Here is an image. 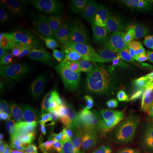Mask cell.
<instances>
[{
    "mask_svg": "<svg viewBox=\"0 0 153 153\" xmlns=\"http://www.w3.org/2000/svg\"><path fill=\"white\" fill-rule=\"evenodd\" d=\"M46 95L55 101L66 102L83 109H87L91 106L89 95L72 81L55 80Z\"/></svg>",
    "mask_w": 153,
    "mask_h": 153,
    "instance_id": "ba28073f",
    "label": "cell"
},
{
    "mask_svg": "<svg viewBox=\"0 0 153 153\" xmlns=\"http://www.w3.org/2000/svg\"><path fill=\"white\" fill-rule=\"evenodd\" d=\"M49 4L64 18L78 23L97 24L104 16V7L91 0H55Z\"/></svg>",
    "mask_w": 153,
    "mask_h": 153,
    "instance_id": "5b68a950",
    "label": "cell"
},
{
    "mask_svg": "<svg viewBox=\"0 0 153 153\" xmlns=\"http://www.w3.org/2000/svg\"><path fill=\"white\" fill-rule=\"evenodd\" d=\"M145 149L149 153H153V119L147 122L143 134Z\"/></svg>",
    "mask_w": 153,
    "mask_h": 153,
    "instance_id": "cb8c5ba5",
    "label": "cell"
},
{
    "mask_svg": "<svg viewBox=\"0 0 153 153\" xmlns=\"http://www.w3.org/2000/svg\"><path fill=\"white\" fill-rule=\"evenodd\" d=\"M147 1L145 0H121L117 3V14L123 22H135L143 10Z\"/></svg>",
    "mask_w": 153,
    "mask_h": 153,
    "instance_id": "9a60e30c",
    "label": "cell"
},
{
    "mask_svg": "<svg viewBox=\"0 0 153 153\" xmlns=\"http://www.w3.org/2000/svg\"><path fill=\"white\" fill-rule=\"evenodd\" d=\"M30 72L25 66L20 55H7L2 65H0V76L9 83L20 82Z\"/></svg>",
    "mask_w": 153,
    "mask_h": 153,
    "instance_id": "4fadbf2b",
    "label": "cell"
},
{
    "mask_svg": "<svg viewBox=\"0 0 153 153\" xmlns=\"http://www.w3.org/2000/svg\"><path fill=\"white\" fill-rule=\"evenodd\" d=\"M90 152H91V150L85 151V152H82V153H90Z\"/></svg>",
    "mask_w": 153,
    "mask_h": 153,
    "instance_id": "4316f807",
    "label": "cell"
},
{
    "mask_svg": "<svg viewBox=\"0 0 153 153\" xmlns=\"http://www.w3.org/2000/svg\"><path fill=\"white\" fill-rule=\"evenodd\" d=\"M53 40L55 45L70 59L76 62L94 65L80 41L76 28L72 26L61 28L55 32Z\"/></svg>",
    "mask_w": 153,
    "mask_h": 153,
    "instance_id": "8992f818",
    "label": "cell"
},
{
    "mask_svg": "<svg viewBox=\"0 0 153 153\" xmlns=\"http://www.w3.org/2000/svg\"><path fill=\"white\" fill-rule=\"evenodd\" d=\"M110 77L126 84L138 95L140 99H145L153 102V77L148 74L124 72L118 69Z\"/></svg>",
    "mask_w": 153,
    "mask_h": 153,
    "instance_id": "9c48e42d",
    "label": "cell"
},
{
    "mask_svg": "<svg viewBox=\"0 0 153 153\" xmlns=\"http://www.w3.org/2000/svg\"><path fill=\"white\" fill-rule=\"evenodd\" d=\"M54 78L49 76H38L36 78V85L34 89L30 94V97H37V96L42 94L48 92L51 87H52L53 84L55 81Z\"/></svg>",
    "mask_w": 153,
    "mask_h": 153,
    "instance_id": "603a6c76",
    "label": "cell"
},
{
    "mask_svg": "<svg viewBox=\"0 0 153 153\" xmlns=\"http://www.w3.org/2000/svg\"><path fill=\"white\" fill-rule=\"evenodd\" d=\"M77 126L68 123L57 132L51 142V153H72L77 135Z\"/></svg>",
    "mask_w": 153,
    "mask_h": 153,
    "instance_id": "7c38bea8",
    "label": "cell"
},
{
    "mask_svg": "<svg viewBox=\"0 0 153 153\" xmlns=\"http://www.w3.org/2000/svg\"><path fill=\"white\" fill-rule=\"evenodd\" d=\"M37 76L29 73L19 82V91L23 94L29 95L33 91L36 85Z\"/></svg>",
    "mask_w": 153,
    "mask_h": 153,
    "instance_id": "d4e9b609",
    "label": "cell"
},
{
    "mask_svg": "<svg viewBox=\"0 0 153 153\" xmlns=\"http://www.w3.org/2000/svg\"><path fill=\"white\" fill-rule=\"evenodd\" d=\"M134 119L145 122L153 119V102L145 99H137L131 102Z\"/></svg>",
    "mask_w": 153,
    "mask_h": 153,
    "instance_id": "d6986e66",
    "label": "cell"
},
{
    "mask_svg": "<svg viewBox=\"0 0 153 153\" xmlns=\"http://www.w3.org/2000/svg\"><path fill=\"white\" fill-rule=\"evenodd\" d=\"M22 102V93L18 89H11L1 97V109L13 108Z\"/></svg>",
    "mask_w": 153,
    "mask_h": 153,
    "instance_id": "44dd1931",
    "label": "cell"
},
{
    "mask_svg": "<svg viewBox=\"0 0 153 153\" xmlns=\"http://www.w3.org/2000/svg\"><path fill=\"white\" fill-rule=\"evenodd\" d=\"M94 68H97L104 75L110 77L118 70L116 65V43L111 37H106L97 50L93 57Z\"/></svg>",
    "mask_w": 153,
    "mask_h": 153,
    "instance_id": "30bf717a",
    "label": "cell"
},
{
    "mask_svg": "<svg viewBox=\"0 0 153 153\" xmlns=\"http://www.w3.org/2000/svg\"><path fill=\"white\" fill-rule=\"evenodd\" d=\"M88 91L89 96L99 105L102 104L108 97V89L106 86L104 84L99 85L94 81L88 84Z\"/></svg>",
    "mask_w": 153,
    "mask_h": 153,
    "instance_id": "7402d4cb",
    "label": "cell"
},
{
    "mask_svg": "<svg viewBox=\"0 0 153 153\" xmlns=\"http://www.w3.org/2000/svg\"><path fill=\"white\" fill-rule=\"evenodd\" d=\"M77 30L80 41L93 63L94 55L107 37L104 28L100 25L94 24L87 25Z\"/></svg>",
    "mask_w": 153,
    "mask_h": 153,
    "instance_id": "8fae6325",
    "label": "cell"
},
{
    "mask_svg": "<svg viewBox=\"0 0 153 153\" xmlns=\"http://www.w3.org/2000/svg\"><path fill=\"white\" fill-rule=\"evenodd\" d=\"M152 40H153V36H152Z\"/></svg>",
    "mask_w": 153,
    "mask_h": 153,
    "instance_id": "83f0119b",
    "label": "cell"
},
{
    "mask_svg": "<svg viewBox=\"0 0 153 153\" xmlns=\"http://www.w3.org/2000/svg\"><path fill=\"white\" fill-rule=\"evenodd\" d=\"M131 102H116L106 99L100 105L114 113L120 119L133 120L134 118Z\"/></svg>",
    "mask_w": 153,
    "mask_h": 153,
    "instance_id": "ac0fdd59",
    "label": "cell"
},
{
    "mask_svg": "<svg viewBox=\"0 0 153 153\" xmlns=\"http://www.w3.org/2000/svg\"><path fill=\"white\" fill-rule=\"evenodd\" d=\"M92 115L100 126L110 148L118 150L129 148L134 133L133 120L120 119L101 105L94 111Z\"/></svg>",
    "mask_w": 153,
    "mask_h": 153,
    "instance_id": "7a4b0ae2",
    "label": "cell"
},
{
    "mask_svg": "<svg viewBox=\"0 0 153 153\" xmlns=\"http://www.w3.org/2000/svg\"><path fill=\"white\" fill-rule=\"evenodd\" d=\"M116 65L119 70L148 74L149 64L140 42L132 34L126 33L116 43Z\"/></svg>",
    "mask_w": 153,
    "mask_h": 153,
    "instance_id": "277c9868",
    "label": "cell"
},
{
    "mask_svg": "<svg viewBox=\"0 0 153 153\" xmlns=\"http://www.w3.org/2000/svg\"><path fill=\"white\" fill-rule=\"evenodd\" d=\"M11 88V87L9 82L0 78V95H1V97L4 94L8 92L9 91H10Z\"/></svg>",
    "mask_w": 153,
    "mask_h": 153,
    "instance_id": "484cf974",
    "label": "cell"
},
{
    "mask_svg": "<svg viewBox=\"0 0 153 153\" xmlns=\"http://www.w3.org/2000/svg\"><path fill=\"white\" fill-rule=\"evenodd\" d=\"M68 62L73 67L76 76L82 81L90 82L95 79H99V75L90 65L83 62H72L68 60Z\"/></svg>",
    "mask_w": 153,
    "mask_h": 153,
    "instance_id": "ffe728a7",
    "label": "cell"
},
{
    "mask_svg": "<svg viewBox=\"0 0 153 153\" xmlns=\"http://www.w3.org/2000/svg\"><path fill=\"white\" fill-rule=\"evenodd\" d=\"M21 26L11 15L1 7L0 11V37L2 41H9L18 35Z\"/></svg>",
    "mask_w": 153,
    "mask_h": 153,
    "instance_id": "2e32d148",
    "label": "cell"
},
{
    "mask_svg": "<svg viewBox=\"0 0 153 153\" xmlns=\"http://www.w3.org/2000/svg\"><path fill=\"white\" fill-rule=\"evenodd\" d=\"M1 7L5 9L21 27L36 26L41 20L42 8L38 1L27 0H4Z\"/></svg>",
    "mask_w": 153,
    "mask_h": 153,
    "instance_id": "52a82bcc",
    "label": "cell"
},
{
    "mask_svg": "<svg viewBox=\"0 0 153 153\" xmlns=\"http://www.w3.org/2000/svg\"><path fill=\"white\" fill-rule=\"evenodd\" d=\"M30 73L38 76H52L57 80L71 81L68 72L52 53L40 48H28L19 53Z\"/></svg>",
    "mask_w": 153,
    "mask_h": 153,
    "instance_id": "3957f363",
    "label": "cell"
},
{
    "mask_svg": "<svg viewBox=\"0 0 153 153\" xmlns=\"http://www.w3.org/2000/svg\"><path fill=\"white\" fill-rule=\"evenodd\" d=\"M104 85L108 89L106 99L116 102H131L140 99L138 95L123 82L111 77H105Z\"/></svg>",
    "mask_w": 153,
    "mask_h": 153,
    "instance_id": "5bb4252c",
    "label": "cell"
},
{
    "mask_svg": "<svg viewBox=\"0 0 153 153\" xmlns=\"http://www.w3.org/2000/svg\"><path fill=\"white\" fill-rule=\"evenodd\" d=\"M135 26L140 32L145 36H153V1H147L144 8L138 19L135 22Z\"/></svg>",
    "mask_w": 153,
    "mask_h": 153,
    "instance_id": "e0dca14e",
    "label": "cell"
},
{
    "mask_svg": "<svg viewBox=\"0 0 153 153\" xmlns=\"http://www.w3.org/2000/svg\"><path fill=\"white\" fill-rule=\"evenodd\" d=\"M51 116V111L45 107L26 105L1 109L0 122L4 128L10 133L32 134Z\"/></svg>",
    "mask_w": 153,
    "mask_h": 153,
    "instance_id": "6da1fadb",
    "label": "cell"
}]
</instances>
